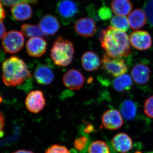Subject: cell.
Segmentation results:
<instances>
[{
    "label": "cell",
    "mask_w": 153,
    "mask_h": 153,
    "mask_svg": "<svg viewBox=\"0 0 153 153\" xmlns=\"http://www.w3.org/2000/svg\"><path fill=\"white\" fill-rule=\"evenodd\" d=\"M153 153V152H147V153Z\"/></svg>",
    "instance_id": "cell-37"
},
{
    "label": "cell",
    "mask_w": 153,
    "mask_h": 153,
    "mask_svg": "<svg viewBox=\"0 0 153 153\" xmlns=\"http://www.w3.org/2000/svg\"><path fill=\"white\" fill-rule=\"evenodd\" d=\"M74 29L78 35L85 38H89L94 36L97 27L95 22L92 19L82 18L75 22Z\"/></svg>",
    "instance_id": "cell-11"
},
{
    "label": "cell",
    "mask_w": 153,
    "mask_h": 153,
    "mask_svg": "<svg viewBox=\"0 0 153 153\" xmlns=\"http://www.w3.org/2000/svg\"><path fill=\"white\" fill-rule=\"evenodd\" d=\"M145 114L153 119V95L146 100L144 103Z\"/></svg>",
    "instance_id": "cell-30"
},
{
    "label": "cell",
    "mask_w": 153,
    "mask_h": 153,
    "mask_svg": "<svg viewBox=\"0 0 153 153\" xmlns=\"http://www.w3.org/2000/svg\"><path fill=\"white\" fill-rule=\"evenodd\" d=\"M132 79L128 74H124L116 77L113 82V86L118 92H127L133 88Z\"/></svg>",
    "instance_id": "cell-21"
},
{
    "label": "cell",
    "mask_w": 153,
    "mask_h": 153,
    "mask_svg": "<svg viewBox=\"0 0 153 153\" xmlns=\"http://www.w3.org/2000/svg\"><path fill=\"white\" fill-rule=\"evenodd\" d=\"M5 119L2 114L0 111V138L4 135V129L5 126Z\"/></svg>",
    "instance_id": "cell-32"
},
{
    "label": "cell",
    "mask_w": 153,
    "mask_h": 153,
    "mask_svg": "<svg viewBox=\"0 0 153 153\" xmlns=\"http://www.w3.org/2000/svg\"><path fill=\"white\" fill-rule=\"evenodd\" d=\"M98 16L102 20H107L111 17V12L108 8L102 7L99 10Z\"/></svg>",
    "instance_id": "cell-31"
},
{
    "label": "cell",
    "mask_w": 153,
    "mask_h": 153,
    "mask_svg": "<svg viewBox=\"0 0 153 153\" xmlns=\"http://www.w3.org/2000/svg\"><path fill=\"white\" fill-rule=\"evenodd\" d=\"M102 123L105 128L111 130H116L120 128L123 124V118L117 110H108L103 114Z\"/></svg>",
    "instance_id": "cell-10"
},
{
    "label": "cell",
    "mask_w": 153,
    "mask_h": 153,
    "mask_svg": "<svg viewBox=\"0 0 153 153\" xmlns=\"http://www.w3.org/2000/svg\"><path fill=\"white\" fill-rule=\"evenodd\" d=\"M10 10L14 19L18 21H26L33 16V9L27 3H20L15 5L12 7Z\"/></svg>",
    "instance_id": "cell-17"
},
{
    "label": "cell",
    "mask_w": 153,
    "mask_h": 153,
    "mask_svg": "<svg viewBox=\"0 0 153 153\" xmlns=\"http://www.w3.org/2000/svg\"><path fill=\"white\" fill-rule=\"evenodd\" d=\"M81 61L82 67L88 72L97 70L101 65V61L98 55L91 51H87L84 53Z\"/></svg>",
    "instance_id": "cell-18"
},
{
    "label": "cell",
    "mask_w": 153,
    "mask_h": 153,
    "mask_svg": "<svg viewBox=\"0 0 153 153\" xmlns=\"http://www.w3.org/2000/svg\"><path fill=\"white\" fill-rule=\"evenodd\" d=\"M6 28L2 21H0V39L3 38L5 34Z\"/></svg>",
    "instance_id": "cell-35"
},
{
    "label": "cell",
    "mask_w": 153,
    "mask_h": 153,
    "mask_svg": "<svg viewBox=\"0 0 153 153\" xmlns=\"http://www.w3.org/2000/svg\"><path fill=\"white\" fill-rule=\"evenodd\" d=\"M102 47L111 57H127L131 53L129 38L126 32L109 26L102 30L100 37Z\"/></svg>",
    "instance_id": "cell-1"
},
{
    "label": "cell",
    "mask_w": 153,
    "mask_h": 153,
    "mask_svg": "<svg viewBox=\"0 0 153 153\" xmlns=\"http://www.w3.org/2000/svg\"><path fill=\"white\" fill-rule=\"evenodd\" d=\"M111 6L115 15L124 16L130 13L133 8L130 0H113Z\"/></svg>",
    "instance_id": "cell-20"
},
{
    "label": "cell",
    "mask_w": 153,
    "mask_h": 153,
    "mask_svg": "<svg viewBox=\"0 0 153 153\" xmlns=\"http://www.w3.org/2000/svg\"><path fill=\"white\" fill-rule=\"evenodd\" d=\"M47 48V42L41 37L30 38L26 44V51L31 57H42L46 52Z\"/></svg>",
    "instance_id": "cell-12"
},
{
    "label": "cell",
    "mask_w": 153,
    "mask_h": 153,
    "mask_svg": "<svg viewBox=\"0 0 153 153\" xmlns=\"http://www.w3.org/2000/svg\"><path fill=\"white\" fill-rule=\"evenodd\" d=\"M34 76L38 83L43 85H50L55 79L54 72L46 65L38 66L35 69Z\"/></svg>",
    "instance_id": "cell-16"
},
{
    "label": "cell",
    "mask_w": 153,
    "mask_h": 153,
    "mask_svg": "<svg viewBox=\"0 0 153 153\" xmlns=\"http://www.w3.org/2000/svg\"><path fill=\"white\" fill-rule=\"evenodd\" d=\"M83 131H84L85 135H86L87 134L91 133L95 131V129H94V127L92 125L89 124L87 125L84 128Z\"/></svg>",
    "instance_id": "cell-33"
},
{
    "label": "cell",
    "mask_w": 153,
    "mask_h": 153,
    "mask_svg": "<svg viewBox=\"0 0 153 153\" xmlns=\"http://www.w3.org/2000/svg\"><path fill=\"white\" fill-rule=\"evenodd\" d=\"M6 13L4 9L3 8L2 2L0 0V21H2L6 18Z\"/></svg>",
    "instance_id": "cell-34"
},
{
    "label": "cell",
    "mask_w": 153,
    "mask_h": 153,
    "mask_svg": "<svg viewBox=\"0 0 153 153\" xmlns=\"http://www.w3.org/2000/svg\"><path fill=\"white\" fill-rule=\"evenodd\" d=\"M45 153H71L66 147L62 145L54 144L48 148Z\"/></svg>",
    "instance_id": "cell-28"
},
{
    "label": "cell",
    "mask_w": 153,
    "mask_h": 153,
    "mask_svg": "<svg viewBox=\"0 0 153 153\" xmlns=\"http://www.w3.org/2000/svg\"><path fill=\"white\" fill-rule=\"evenodd\" d=\"M21 33L27 38L45 37V34L42 32L39 26L38 25L24 24L21 27Z\"/></svg>",
    "instance_id": "cell-23"
},
{
    "label": "cell",
    "mask_w": 153,
    "mask_h": 153,
    "mask_svg": "<svg viewBox=\"0 0 153 153\" xmlns=\"http://www.w3.org/2000/svg\"><path fill=\"white\" fill-rule=\"evenodd\" d=\"M63 84L66 88L71 90L81 89L85 82L84 76L78 70L72 68L63 75Z\"/></svg>",
    "instance_id": "cell-9"
},
{
    "label": "cell",
    "mask_w": 153,
    "mask_h": 153,
    "mask_svg": "<svg viewBox=\"0 0 153 153\" xmlns=\"http://www.w3.org/2000/svg\"><path fill=\"white\" fill-rule=\"evenodd\" d=\"M129 40L132 46L140 51L147 50L152 45L150 34L143 30L134 31L131 34Z\"/></svg>",
    "instance_id": "cell-8"
},
{
    "label": "cell",
    "mask_w": 153,
    "mask_h": 153,
    "mask_svg": "<svg viewBox=\"0 0 153 153\" xmlns=\"http://www.w3.org/2000/svg\"><path fill=\"white\" fill-rule=\"evenodd\" d=\"M120 110L121 114L126 120H132L136 116V105L131 100H125L121 105Z\"/></svg>",
    "instance_id": "cell-22"
},
{
    "label": "cell",
    "mask_w": 153,
    "mask_h": 153,
    "mask_svg": "<svg viewBox=\"0 0 153 153\" xmlns=\"http://www.w3.org/2000/svg\"><path fill=\"white\" fill-rule=\"evenodd\" d=\"M128 19L130 27L134 30H139L143 27L147 21L144 11L139 9L131 11L128 15Z\"/></svg>",
    "instance_id": "cell-19"
},
{
    "label": "cell",
    "mask_w": 153,
    "mask_h": 153,
    "mask_svg": "<svg viewBox=\"0 0 153 153\" xmlns=\"http://www.w3.org/2000/svg\"><path fill=\"white\" fill-rule=\"evenodd\" d=\"M111 145L118 152L126 153L131 149L133 142L131 138L127 134L120 133L113 137Z\"/></svg>",
    "instance_id": "cell-14"
},
{
    "label": "cell",
    "mask_w": 153,
    "mask_h": 153,
    "mask_svg": "<svg viewBox=\"0 0 153 153\" xmlns=\"http://www.w3.org/2000/svg\"><path fill=\"white\" fill-rule=\"evenodd\" d=\"M89 140L85 135L79 136L74 140V145L75 150L81 153H85L88 149Z\"/></svg>",
    "instance_id": "cell-26"
},
{
    "label": "cell",
    "mask_w": 153,
    "mask_h": 153,
    "mask_svg": "<svg viewBox=\"0 0 153 153\" xmlns=\"http://www.w3.org/2000/svg\"><path fill=\"white\" fill-rule=\"evenodd\" d=\"M2 78L5 85L15 87L32 78V75L24 60L17 56L6 59L2 66Z\"/></svg>",
    "instance_id": "cell-2"
},
{
    "label": "cell",
    "mask_w": 153,
    "mask_h": 153,
    "mask_svg": "<svg viewBox=\"0 0 153 153\" xmlns=\"http://www.w3.org/2000/svg\"><path fill=\"white\" fill-rule=\"evenodd\" d=\"M3 4L6 7H13L15 5L20 3H25L35 4L38 3L39 0H1Z\"/></svg>",
    "instance_id": "cell-29"
},
{
    "label": "cell",
    "mask_w": 153,
    "mask_h": 153,
    "mask_svg": "<svg viewBox=\"0 0 153 153\" xmlns=\"http://www.w3.org/2000/svg\"><path fill=\"white\" fill-rule=\"evenodd\" d=\"M102 68L112 76L117 77L126 74L128 66L125 60L121 57H111L104 55L101 61Z\"/></svg>",
    "instance_id": "cell-5"
},
{
    "label": "cell",
    "mask_w": 153,
    "mask_h": 153,
    "mask_svg": "<svg viewBox=\"0 0 153 153\" xmlns=\"http://www.w3.org/2000/svg\"><path fill=\"white\" fill-rule=\"evenodd\" d=\"M56 11L58 16L65 24L72 21L78 13V7L71 0L60 1L57 3Z\"/></svg>",
    "instance_id": "cell-6"
},
{
    "label": "cell",
    "mask_w": 153,
    "mask_h": 153,
    "mask_svg": "<svg viewBox=\"0 0 153 153\" xmlns=\"http://www.w3.org/2000/svg\"><path fill=\"white\" fill-rule=\"evenodd\" d=\"M74 45L71 41L62 36L57 37L51 49L50 56L57 65L68 66L74 59Z\"/></svg>",
    "instance_id": "cell-3"
},
{
    "label": "cell",
    "mask_w": 153,
    "mask_h": 153,
    "mask_svg": "<svg viewBox=\"0 0 153 153\" xmlns=\"http://www.w3.org/2000/svg\"><path fill=\"white\" fill-rule=\"evenodd\" d=\"M110 24L117 30L124 32H127L130 27L128 18L124 16L115 15L111 18Z\"/></svg>",
    "instance_id": "cell-24"
},
{
    "label": "cell",
    "mask_w": 153,
    "mask_h": 153,
    "mask_svg": "<svg viewBox=\"0 0 153 153\" xmlns=\"http://www.w3.org/2000/svg\"><path fill=\"white\" fill-rule=\"evenodd\" d=\"M25 105L30 112L38 114L41 112L46 105L44 94L40 90L31 91L25 99Z\"/></svg>",
    "instance_id": "cell-7"
},
{
    "label": "cell",
    "mask_w": 153,
    "mask_h": 153,
    "mask_svg": "<svg viewBox=\"0 0 153 153\" xmlns=\"http://www.w3.org/2000/svg\"><path fill=\"white\" fill-rule=\"evenodd\" d=\"M143 11L149 25L153 27V0H147L145 3Z\"/></svg>",
    "instance_id": "cell-27"
},
{
    "label": "cell",
    "mask_w": 153,
    "mask_h": 153,
    "mask_svg": "<svg viewBox=\"0 0 153 153\" xmlns=\"http://www.w3.org/2000/svg\"><path fill=\"white\" fill-rule=\"evenodd\" d=\"M132 78L137 84L143 85L149 82L150 77L151 71L147 65L143 63H139L131 69Z\"/></svg>",
    "instance_id": "cell-13"
},
{
    "label": "cell",
    "mask_w": 153,
    "mask_h": 153,
    "mask_svg": "<svg viewBox=\"0 0 153 153\" xmlns=\"http://www.w3.org/2000/svg\"><path fill=\"white\" fill-rule=\"evenodd\" d=\"M12 153H35L33 151L27 150L25 149H20L19 150L15 151Z\"/></svg>",
    "instance_id": "cell-36"
},
{
    "label": "cell",
    "mask_w": 153,
    "mask_h": 153,
    "mask_svg": "<svg viewBox=\"0 0 153 153\" xmlns=\"http://www.w3.org/2000/svg\"><path fill=\"white\" fill-rule=\"evenodd\" d=\"M39 27L45 35L53 36L59 31L60 23L56 17L50 14L45 15L39 22Z\"/></svg>",
    "instance_id": "cell-15"
},
{
    "label": "cell",
    "mask_w": 153,
    "mask_h": 153,
    "mask_svg": "<svg viewBox=\"0 0 153 153\" xmlns=\"http://www.w3.org/2000/svg\"><path fill=\"white\" fill-rule=\"evenodd\" d=\"M88 153H110V150L106 143L103 141H94L89 144Z\"/></svg>",
    "instance_id": "cell-25"
},
{
    "label": "cell",
    "mask_w": 153,
    "mask_h": 153,
    "mask_svg": "<svg viewBox=\"0 0 153 153\" xmlns=\"http://www.w3.org/2000/svg\"><path fill=\"white\" fill-rule=\"evenodd\" d=\"M25 41L24 35L21 32L12 30L4 35L2 45L5 52L14 54L22 50L25 45Z\"/></svg>",
    "instance_id": "cell-4"
}]
</instances>
